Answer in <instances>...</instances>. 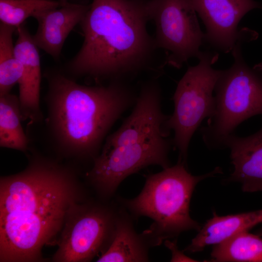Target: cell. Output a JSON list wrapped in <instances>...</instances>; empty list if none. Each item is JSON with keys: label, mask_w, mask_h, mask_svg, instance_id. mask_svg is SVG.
Segmentation results:
<instances>
[{"label": "cell", "mask_w": 262, "mask_h": 262, "mask_svg": "<svg viewBox=\"0 0 262 262\" xmlns=\"http://www.w3.org/2000/svg\"><path fill=\"white\" fill-rule=\"evenodd\" d=\"M60 4V6L66 4L68 2L67 0H58Z\"/></svg>", "instance_id": "21"}, {"label": "cell", "mask_w": 262, "mask_h": 262, "mask_svg": "<svg viewBox=\"0 0 262 262\" xmlns=\"http://www.w3.org/2000/svg\"><path fill=\"white\" fill-rule=\"evenodd\" d=\"M243 42L231 53V66L222 70L214 90V110L200 129L202 140L211 149L227 148V143L243 121L262 115V64L250 67L242 55Z\"/></svg>", "instance_id": "5"}, {"label": "cell", "mask_w": 262, "mask_h": 262, "mask_svg": "<svg viewBox=\"0 0 262 262\" xmlns=\"http://www.w3.org/2000/svg\"><path fill=\"white\" fill-rule=\"evenodd\" d=\"M213 246L211 262H262V239L248 231Z\"/></svg>", "instance_id": "17"}, {"label": "cell", "mask_w": 262, "mask_h": 262, "mask_svg": "<svg viewBox=\"0 0 262 262\" xmlns=\"http://www.w3.org/2000/svg\"><path fill=\"white\" fill-rule=\"evenodd\" d=\"M221 172V168L217 167L208 173L194 176L179 160L176 165L149 175L140 194L125 201L135 216L152 219L149 229L141 234L147 242L152 246L159 245L184 231H198L200 226L190 215L192 193L199 181Z\"/></svg>", "instance_id": "4"}, {"label": "cell", "mask_w": 262, "mask_h": 262, "mask_svg": "<svg viewBox=\"0 0 262 262\" xmlns=\"http://www.w3.org/2000/svg\"><path fill=\"white\" fill-rule=\"evenodd\" d=\"M89 7L90 5L68 2L38 14L34 17L38 26L32 35L33 42L39 49L58 60L66 38L80 24Z\"/></svg>", "instance_id": "12"}, {"label": "cell", "mask_w": 262, "mask_h": 262, "mask_svg": "<svg viewBox=\"0 0 262 262\" xmlns=\"http://www.w3.org/2000/svg\"><path fill=\"white\" fill-rule=\"evenodd\" d=\"M152 0H93L80 23L83 40L64 72L99 83L149 68L156 47L147 29Z\"/></svg>", "instance_id": "3"}, {"label": "cell", "mask_w": 262, "mask_h": 262, "mask_svg": "<svg viewBox=\"0 0 262 262\" xmlns=\"http://www.w3.org/2000/svg\"><path fill=\"white\" fill-rule=\"evenodd\" d=\"M206 29L204 42L224 53L231 52L238 42L252 38V31L239 30L243 17L262 5L254 0H190Z\"/></svg>", "instance_id": "10"}, {"label": "cell", "mask_w": 262, "mask_h": 262, "mask_svg": "<svg viewBox=\"0 0 262 262\" xmlns=\"http://www.w3.org/2000/svg\"><path fill=\"white\" fill-rule=\"evenodd\" d=\"M16 28L0 24V96L10 93L22 76V65L17 59L13 34Z\"/></svg>", "instance_id": "18"}, {"label": "cell", "mask_w": 262, "mask_h": 262, "mask_svg": "<svg viewBox=\"0 0 262 262\" xmlns=\"http://www.w3.org/2000/svg\"><path fill=\"white\" fill-rule=\"evenodd\" d=\"M218 58L216 52L201 51L198 64L189 66L178 83L173 97L174 112L164 123L166 133L174 131L172 142L179 150V160L183 163L193 134L214 112L213 93L222 71L213 67Z\"/></svg>", "instance_id": "6"}, {"label": "cell", "mask_w": 262, "mask_h": 262, "mask_svg": "<svg viewBox=\"0 0 262 262\" xmlns=\"http://www.w3.org/2000/svg\"><path fill=\"white\" fill-rule=\"evenodd\" d=\"M258 235L262 236V229H261L259 233H258Z\"/></svg>", "instance_id": "22"}, {"label": "cell", "mask_w": 262, "mask_h": 262, "mask_svg": "<svg viewBox=\"0 0 262 262\" xmlns=\"http://www.w3.org/2000/svg\"><path fill=\"white\" fill-rule=\"evenodd\" d=\"M162 133L110 148L102 147L87 178L98 195L111 196L126 177L150 165L170 166L168 154L173 143Z\"/></svg>", "instance_id": "7"}, {"label": "cell", "mask_w": 262, "mask_h": 262, "mask_svg": "<svg viewBox=\"0 0 262 262\" xmlns=\"http://www.w3.org/2000/svg\"><path fill=\"white\" fill-rule=\"evenodd\" d=\"M164 245L171 252V262H197V261L186 256L183 252L179 250L176 240L170 241L166 239L164 241Z\"/></svg>", "instance_id": "20"}, {"label": "cell", "mask_w": 262, "mask_h": 262, "mask_svg": "<svg viewBox=\"0 0 262 262\" xmlns=\"http://www.w3.org/2000/svg\"><path fill=\"white\" fill-rule=\"evenodd\" d=\"M262 222V210L219 216L214 213L198 230L184 251L195 253L210 245H215Z\"/></svg>", "instance_id": "14"}, {"label": "cell", "mask_w": 262, "mask_h": 262, "mask_svg": "<svg viewBox=\"0 0 262 262\" xmlns=\"http://www.w3.org/2000/svg\"><path fill=\"white\" fill-rule=\"evenodd\" d=\"M60 6L53 0H0V23L17 28L29 17Z\"/></svg>", "instance_id": "19"}, {"label": "cell", "mask_w": 262, "mask_h": 262, "mask_svg": "<svg viewBox=\"0 0 262 262\" xmlns=\"http://www.w3.org/2000/svg\"><path fill=\"white\" fill-rule=\"evenodd\" d=\"M43 76L46 136L56 158L93 163L109 130L136 101L133 93L123 81L81 84L62 69H48Z\"/></svg>", "instance_id": "2"}, {"label": "cell", "mask_w": 262, "mask_h": 262, "mask_svg": "<svg viewBox=\"0 0 262 262\" xmlns=\"http://www.w3.org/2000/svg\"><path fill=\"white\" fill-rule=\"evenodd\" d=\"M147 242L126 217L116 216L111 241L98 262H147Z\"/></svg>", "instance_id": "15"}, {"label": "cell", "mask_w": 262, "mask_h": 262, "mask_svg": "<svg viewBox=\"0 0 262 262\" xmlns=\"http://www.w3.org/2000/svg\"><path fill=\"white\" fill-rule=\"evenodd\" d=\"M18 96L11 93L0 96V146L26 153L30 140L21 125Z\"/></svg>", "instance_id": "16"}, {"label": "cell", "mask_w": 262, "mask_h": 262, "mask_svg": "<svg viewBox=\"0 0 262 262\" xmlns=\"http://www.w3.org/2000/svg\"><path fill=\"white\" fill-rule=\"evenodd\" d=\"M151 20L155 25L156 47L166 53L165 64L179 68L198 57L204 33L190 0H153Z\"/></svg>", "instance_id": "9"}, {"label": "cell", "mask_w": 262, "mask_h": 262, "mask_svg": "<svg viewBox=\"0 0 262 262\" xmlns=\"http://www.w3.org/2000/svg\"><path fill=\"white\" fill-rule=\"evenodd\" d=\"M27 165L0 179V262H40L67 213L85 201L76 169L30 147Z\"/></svg>", "instance_id": "1"}, {"label": "cell", "mask_w": 262, "mask_h": 262, "mask_svg": "<svg viewBox=\"0 0 262 262\" xmlns=\"http://www.w3.org/2000/svg\"><path fill=\"white\" fill-rule=\"evenodd\" d=\"M116 217L102 205L85 201L73 205L67 213L52 261L89 262L102 254L111 241Z\"/></svg>", "instance_id": "8"}, {"label": "cell", "mask_w": 262, "mask_h": 262, "mask_svg": "<svg viewBox=\"0 0 262 262\" xmlns=\"http://www.w3.org/2000/svg\"><path fill=\"white\" fill-rule=\"evenodd\" d=\"M16 31L17 38L15 50L23 68L18 83L22 120H28L32 124L39 123L44 119L40 105L41 70L39 48L25 23L18 27Z\"/></svg>", "instance_id": "11"}, {"label": "cell", "mask_w": 262, "mask_h": 262, "mask_svg": "<svg viewBox=\"0 0 262 262\" xmlns=\"http://www.w3.org/2000/svg\"><path fill=\"white\" fill-rule=\"evenodd\" d=\"M227 148L230 150L234 167L229 180L239 182L245 192L262 191V128L246 137L231 135Z\"/></svg>", "instance_id": "13"}]
</instances>
